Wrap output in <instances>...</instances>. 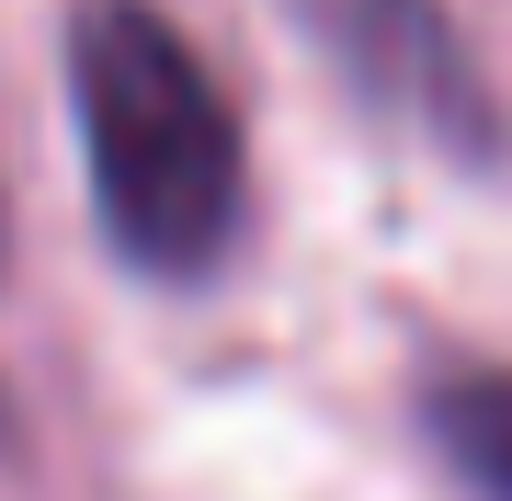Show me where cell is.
<instances>
[{
    "label": "cell",
    "mask_w": 512,
    "mask_h": 501,
    "mask_svg": "<svg viewBox=\"0 0 512 501\" xmlns=\"http://www.w3.org/2000/svg\"><path fill=\"white\" fill-rule=\"evenodd\" d=\"M69 114H80L103 240L137 274L194 285L239 251L251 160H239V114L183 23H160L148 0H80L69 12Z\"/></svg>",
    "instance_id": "cell-1"
},
{
    "label": "cell",
    "mask_w": 512,
    "mask_h": 501,
    "mask_svg": "<svg viewBox=\"0 0 512 501\" xmlns=\"http://www.w3.org/2000/svg\"><path fill=\"white\" fill-rule=\"evenodd\" d=\"M285 12L308 23V46L330 57V80L365 114L410 126L421 149H444V160H490L501 149L490 69H478V46L456 35L444 0H285Z\"/></svg>",
    "instance_id": "cell-2"
},
{
    "label": "cell",
    "mask_w": 512,
    "mask_h": 501,
    "mask_svg": "<svg viewBox=\"0 0 512 501\" xmlns=\"http://www.w3.org/2000/svg\"><path fill=\"white\" fill-rule=\"evenodd\" d=\"M421 433L478 501H512V365H444L421 388Z\"/></svg>",
    "instance_id": "cell-3"
}]
</instances>
